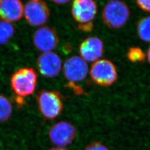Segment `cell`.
<instances>
[{
	"label": "cell",
	"mask_w": 150,
	"mask_h": 150,
	"mask_svg": "<svg viewBox=\"0 0 150 150\" xmlns=\"http://www.w3.org/2000/svg\"><path fill=\"white\" fill-rule=\"evenodd\" d=\"M97 6L94 0H73L71 14L77 28L84 32H90L94 27Z\"/></svg>",
	"instance_id": "cell-1"
},
{
	"label": "cell",
	"mask_w": 150,
	"mask_h": 150,
	"mask_svg": "<svg viewBox=\"0 0 150 150\" xmlns=\"http://www.w3.org/2000/svg\"><path fill=\"white\" fill-rule=\"evenodd\" d=\"M10 83L17 98H23L31 95L35 91L38 84V75L32 68H21L12 75Z\"/></svg>",
	"instance_id": "cell-2"
},
{
	"label": "cell",
	"mask_w": 150,
	"mask_h": 150,
	"mask_svg": "<svg viewBox=\"0 0 150 150\" xmlns=\"http://www.w3.org/2000/svg\"><path fill=\"white\" fill-rule=\"evenodd\" d=\"M38 108L45 120H54L64 109L62 98L59 92L41 90L36 95Z\"/></svg>",
	"instance_id": "cell-3"
},
{
	"label": "cell",
	"mask_w": 150,
	"mask_h": 150,
	"mask_svg": "<svg viewBox=\"0 0 150 150\" xmlns=\"http://www.w3.org/2000/svg\"><path fill=\"white\" fill-rule=\"evenodd\" d=\"M129 7L122 1L111 0L105 6L102 13V20L107 27L118 29L124 26L129 20Z\"/></svg>",
	"instance_id": "cell-4"
},
{
	"label": "cell",
	"mask_w": 150,
	"mask_h": 150,
	"mask_svg": "<svg viewBox=\"0 0 150 150\" xmlns=\"http://www.w3.org/2000/svg\"><path fill=\"white\" fill-rule=\"evenodd\" d=\"M92 80L101 86H111L117 79V71L112 62L107 59H98L92 64L90 71Z\"/></svg>",
	"instance_id": "cell-5"
},
{
	"label": "cell",
	"mask_w": 150,
	"mask_h": 150,
	"mask_svg": "<svg viewBox=\"0 0 150 150\" xmlns=\"http://www.w3.org/2000/svg\"><path fill=\"white\" fill-rule=\"evenodd\" d=\"M63 69L64 77L69 81L67 85L69 88L77 86V82L84 80L88 71L86 61L79 56H73L66 59Z\"/></svg>",
	"instance_id": "cell-6"
},
{
	"label": "cell",
	"mask_w": 150,
	"mask_h": 150,
	"mask_svg": "<svg viewBox=\"0 0 150 150\" xmlns=\"http://www.w3.org/2000/svg\"><path fill=\"white\" fill-rule=\"evenodd\" d=\"M23 15L30 25L41 26L48 21L50 10L43 0H28L24 6Z\"/></svg>",
	"instance_id": "cell-7"
},
{
	"label": "cell",
	"mask_w": 150,
	"mask_h": 150,
	"mask_svg": "<svg viewBox=\"0 0 150 150\" xmlns=\"http://www.w3.org/2000/svg\"><path fill=\"white\" fill-rule=\"evenodd\" d=\"M76 135L77 131L75 126L64 121L55 123L48 132L51 141L58 147L70 145L75 140Z\"/></svg>",
	"instance_id": "cell-8"
},
{
	"label": "cell",
	"mask_w": 150,
	"mask_h": 150,
	"mask_svg": "<svg viewBox=\"0 0 150 150\" xmlns=\"http://www.w3.org/2000/svg\"><path fill=\"white\" fill-rule=\"evenodd\" d=\"M59 36L52 27H40L34 33L33 43L38 50L43 52H51L59 43Z\"/></svg>",
	"instance_id": "cell-9"
},
{
	"label": "cell",
	"mask_w": 150,
	"mask_h": 150,
	"mask_svg": "<svg viewBox=\"0 0 150 150\" xmlns=\"http://www.w3.org/2000/svg\"><path fill=\"white\" fill-rule=\"evenodd\" d=\"M36 66L43 77L54 78L61 70L62 61L59 56L52 51L43 52L38 57Z\"/></svg>",
	"instance_id": "cell-10"
},
{
	"label": "cell",
	"mask_w": 150,
	"mask_h": 150,
	"mask_svg": "<svg viewBox=\"0 0 150 150\" xmlns=\"http://www.w3.org/2000/svg\"><path fill=\"white\" fill-rule=\"evenodd\" d=\"M79 52L81 57L86 62H95L100 59L104 52L102 40L97 37L86 38L80 45Z\"/></svg>",
	"instance_id": "cell-11"
},
{
	"label": "cell",
	"mask_w": 150,
	"mask_h": 150,
	"mask_svg": "<svg viewBox=\"0 0 150 150\" xmlns=\"http://www.w3.org/2000/svg\"><path fill=\"white\" fill-rule=\"evenodd\" d=\"M21 0H1L0 19L7 22H15L21 20L23 15Z\"/></svg>",
	"instance_id": "cell-12"
},
{
	"label": "cell",
	"mask_w": 150,
	"mask_h": 150,
	"mask_svg": "<svg viewBox=\"0 0 150 150\" xmlns=\"http://www.w3.org/2000/svg\"><path fill=\"white\" fill-rule=\"evenodd\" d=\"M15 33V28L11 23L0 21V45L9 41Z\"/></svg>",
	"instance_id": "cell-13"
},
{
	"label": "cell",
	"mask_w": 150,
	"mask_h": 150,
	"mask_svg": "<svg viewBox=\"0 0 150 150\" xmlns=\"http://www.w3.org/2000/svg\"><path fill=\"white\" fill-rule=\"evenodd\" d=\"M12 112V106L6 97L0 95V122L9 120Z\"/></svg>",
	"instance_id": "cell-14"
},
{
	"label": "cell",
	"mask_w": 150,
	"mask_h": 150,
	"mask_svg": "<svg viewBox=\"0 0 150 150\" xmlns=\"http://www.w3.org/2000/svg\"><path fill=\"white\" fill-rule=\"evenodd\" d=\"M137 33L144 41L150 42V16L142 18L137 25Z\"/></svg>",
	"instance_id": "cell-15"
},
{
	"label": "cell",
	"mask_w": 150,
	"mask_h": 150,
	"mask_svg": "<svg viewBox=\"0 0 150 150\" xmlns=\"http://www.w3.org/2000/svg\"><path fill=\"white\" fill-rule=\"evenodd\" d=\"M128 59L133 63L142 62L146 59V54L142 49L134 47L129 48L127 54Z\"/></svg>",
	"instance_id": "cell-16"
},
{
	"label": "cell",
	"mask_w": 150,
	"mask_h": 150,
	"mask_svg": "<svg viewBox=\"0 0 150 150\" xmlns=\"http://www.w3.org/2000/svg\"><path fill=\"white\" fill-rule=\"evenodd\" d=\"M85 150H108L107 147L99 142H94L87 146Z\"/></svg>",
	"instance_id": "cell-17"
},
{
	"label": "cell",
	"mask_w": 150,
	"mask_h": 150,
	"mask_svg": "<svg viewBox=\"0 0 150 150\" xmlns=\"http://www.w3.org/2000/svg\"><path fill=\"white\" fill-rule=\"evenodd\" d=\"M136 1L141 9L150 12V0H136Z\"/></svg>",
	"instance_id": "cell-18"
},
{
	"label": "cell",
	"mask_w": 150,
	"mask_h": 150,
	"mask_svg": "<svg viewBox=\"0 0 150 150\" xmlns=\"http://www.w3.org/2000/svg\"><path fill=\"white\" fill-rule=\"evenodd\" d=\"M51 1L57 5H63L70 2L71 0H51Z\"/></svg>",
	"instance_id": "cell-19"
},
{
	"label": "cell",
	"mask_w": 150,
	"mask_h": 150,
	"mask_svg": "<svg viewBox=\"0 0 150 150\" xmlns=\"http://www.w3.org/2000/svg\"><path fill=\"white\" fill-rule=\"evenodd\" d=\"M49 150H69L66 149H64V147H55V148H52L51 149Z\"/></svg>",
	"instance_id": "cell-20"
},
{
	"label": "cell",
	"mask_w": 150,
	"mask_h": 150,
	"mask_svg": "<svg viewBox=\"0 0 150 150\" xmlns=\"http://www.w3.org/2000/svg\"><path fill=\"white\" fill-rule=\"evenodd\" d=\"M147 59L149 62H150V48H149L148 50V51H147Z\"/></svg>",
	"instance_id": "cell-21"
},
{
	"label": "cell",
	"mask_w": 150,
	"mask_h": 150,
	"mask_svg": "<svg viewBox=\"0 0 150 150\" xmlns=\"http://www.w3.org/2000/svg\"><path fill=\"white\" fill-rule=\"evenodd\" d=\"M0 1H1V0H0Z\"/></svg>",
	"instance_id": "cell-22"
}]
</instances>
